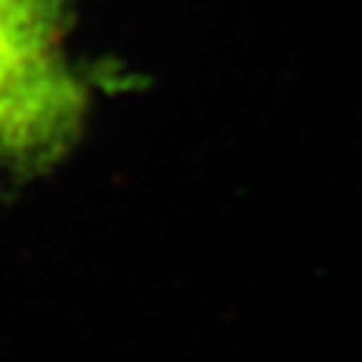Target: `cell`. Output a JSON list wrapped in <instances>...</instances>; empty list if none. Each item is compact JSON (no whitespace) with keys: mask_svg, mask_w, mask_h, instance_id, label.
I'll list each match as a JSON object with an SVG mask.
<instances>
[{"mask_svg":"<svg viewBox=\"0 0 362 362\" xmlns=\"http://www.w3.org/2000/svg\"><path fill=\"white\" fill-rule=\"evenodd\" d=\"M74 0H0V153L43 161L76 136L86 88L63 45Z\"/></svg>","mask_w":362,"mask_h":362,"instance_id":"1","label":"cell"}]
</instances>
